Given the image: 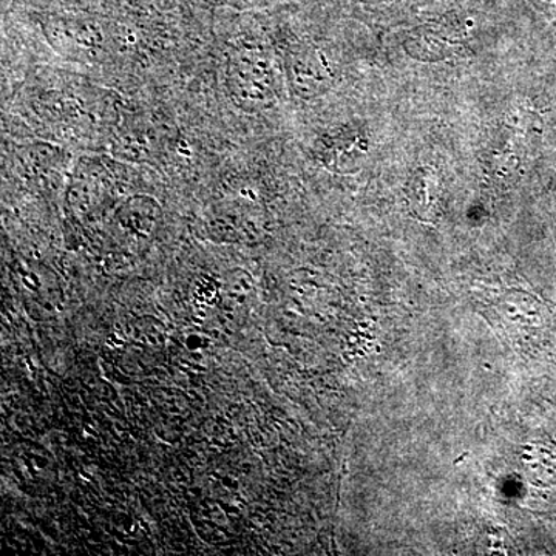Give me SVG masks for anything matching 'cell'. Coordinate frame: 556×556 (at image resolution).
Returning a JSON list of instances; mask_svg holds the SVG:
<instances>
[{
	"label": "cell",
	"mask_w": 556,
	"mask_h": 556,
	"mask_svg": "<svg viewBox=\"0 0 556 556\" xmlns=\"http://www.w3.org/2000/svg\"><path fill=\"white\" fill-rule=\"evenodd\" d=\"M274 72L265 50L240 47L229 54L226 86L233 104L244 112L268 108L274 100Z\"/></svg>",
	"instance_id": "6da1fadb"
},
{
	"label": "cell",
	"mask_w": 556,
	"mask_h": 556,
	"mask_svg": "<svg viewBox=\"0 0 556 556\" xmlns=\"http://www.w3.org/2000/svg\"><path fill=\"white\" fill-rule=\"evenodd\" d=\"M292 89L302 98H314L328 87L329 70L316 50H292L288 58Z\"/></svg>",
	"instance_id": "7a4b0ae2"
},
{
	"label": "cell",
	"mask_w": 556,
	"mask_h": 556,
	"mask_svg": "<svg viewBox=\"0 0 556 556\" xmlns=\"http://www.w3.org/2000/svg\"><path fill=\"white\" fill-rule=\"evenodd\" d=\"M115 219L119 228L130 236L148 239L159 226L161 206L152 197L131 195L116 208Z\"/></svg>",
	"instance_id": "3957f363"
}]
</instances>
